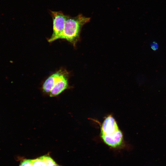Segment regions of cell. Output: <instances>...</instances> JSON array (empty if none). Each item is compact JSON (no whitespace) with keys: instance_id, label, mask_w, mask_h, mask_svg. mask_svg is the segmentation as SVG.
<instances>
[{"instance_id":"cell-2","label":"cell","mask_w":166,"mask_h":166,"mask_svg":"<svg viewBox=\"0 0 166 166\" xmlns=\"http://www.w3.org/2000/svg\"><path fill=\"white\" fill-rule=\"evenodd\" d=\"M69 73L65 69H61L51 74L44 82L42 91L50 97H56L69 88Z\"/></svg>"},{"instance_id":"cell-3","label":"cell","mask_w":166,"mask_h":166,"mask_svg":"<svg viewBox=\"0 0 166 166\" xmlns=\"http://www.w3.org/2000/svg\"><path fill=\"white\" fill-rule=\"evenodd\" d=\"M50 15L53 20V32L48 42H51L57 39L62 33L65 26L68 15L64 14L61 11L50 10Z\"/></svg>"},{"instance_id":"cell-5","label":"cell","mask_w":166,"mask_h":166,"mask_svg":"<svg viewBox=\"0 0 166 166\" xmlns=\"http://www.w3.org/2000/svg\"><path fill=\"white\" fill-rule=\"evenodd\" d=\"M19 166H61L49 156L44 155L34 159H25Z\"/></svg>"},{"instance_id":"cell-6","label":"cell","mask_w":166,"mask_h":166,"mask_svg":"<svg viewBox=\"0 0 166 166\" xmlns=\"http://www.w3.org/2000/svg\"><path fill=\"white\" fill-rule=\"evenodd\" d=\"M120 129L117 123L111 115L106 117L102 122L101 128V133L110 134Z\"/></svg>"},{"instance_id":"cell-1","label":"cell","mask_w":166,"mask_h":166,"mask_svg":"<svg viewBox=\"0 0 166 166\" xmlns=\"http://www.w3.org/2000/svg\"><path fill=\"white\" fill-rule=\"evenodd\" d=\"M90 18L87 17L81 14L76 17L68 15L63 30L59 39H65L75 47L80 39L81 30L83 26L89 22Z\"/></svg>"},{"instance_id":"cell-7","label":"cell","mask_w":166,"mask_h":166,"mask_svg":"<svg viewBox=\"0 0 166 166\" xmlns=\"http://www.w3.org/2000/svg\"><path fill=\"white\" fill-rule=\"evenodd\" d=\"M151 49L153 50H156L158 48V44L155 42H153L151 44Z\"/></svg>"},{"instance_id":"cell-4","label":"cell","mask_w":166,"mask_h":166,"mask_svg":"<svg viewBox=\"0 0 166 166\" xmlns=\"http://www.w3.org/2000/svg\"><path fill=\"white\" fill-rule=\"evenodd\" d=\"M100 136L103 142L112 149L117 150L126 148L123 135L120 129L111 134L101 133Z\"/></svg>"}]
</instances>
